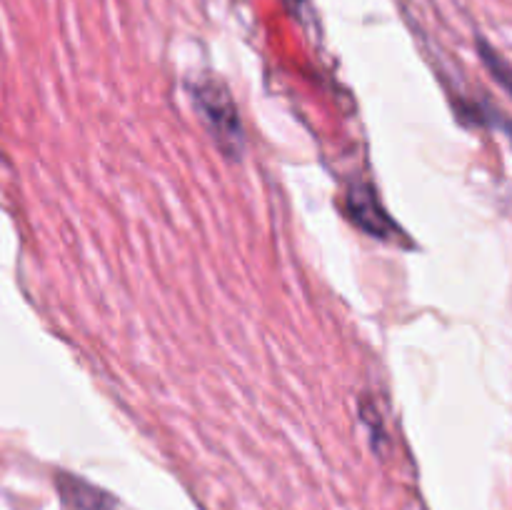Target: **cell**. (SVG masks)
Returning <instances> with one entry per match:
<instances>
[{
	"label": "cell",
	"instance_id": "cell-1",
	"mask_svg": "<svg viewBox=\"0 0 512 510\" xmlns=\"http://www.w3.org/2000/svg\"><path fill=\"white\" fill-rule=\"evenodd\" d=\"M193 100L195 108L200 110V118L205 120L208 130L213 133L218 148L228 158H238L243 153L245 135L230 90L220 80H200L193 88Z\"/></svg>",
	"mask_w": 512,
	"mask_h": 510
},
{
	"label": "cell",
	"instance_id": "cell-2",
	"mask_svg": "<svg viewBox=\"0 0 512 510\" xmlns=\"http://www.w3.org/2000/svg\"><path fill=\"white\" fill-rule=\"evenodd\" d=\"M348 210L350 218L358 223V228H363L365 233L375 235V238H390L393 233H398L393 220L388 218L385 208L380 205L378 195L370 185L358 183L350 188L348 195Z\"/></svg>",
	"mask_w": 512,
	"mask_h": 510
},
{
	"label": "cell",
	"instance_id": "cell-3",
	"mask_svg": "<svg viewBox=\"0 0 512 510\" xmlns=\"http://www.w3.org/2000/svg\"><path fill=\"white\" fill-rule=\"evenodd\" d=\"M58 490L65 505H70L73 510H113L115 505V500L105 490L95 488L93 483L78 478V475L60 473Z\"/></svg>",
	"mask_w": 512,
	"mask_h": 510
},
{
	"label": "cell",
	"instance_id": "cell-4",
	"mask_svg": "<svg viewBox=\"0 0 512 510\" xmlns=\"http://www.w3.org/2000/svg\"><path fill=\"white\" fill-rule=\"evenodd\" d=\"M480 55H483V63L488 65L490 73H493V78L498 80L503 88H508V93L512 95V68H510V65L505 63V60L500 58V55L485 43H480Z\"/></svg>",
	"mask_w": 512,
	"mask_h": 510
}]
</instances>
